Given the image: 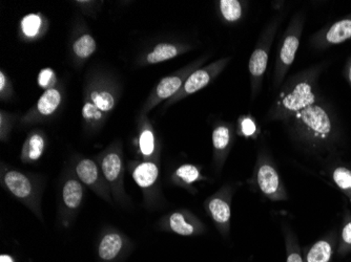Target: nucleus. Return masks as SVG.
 Wrapping results in <instances>:
<instances>
[{
  "label": "nucleus",
  "instance_id": "obj_13",
  "mask_svg": "<svg viewBox=\"0 0 351 262\" xmlns=\"http://www.w3.org/2000/svg\"><path fill=\"white\" fill-rule=\"evenodd\" d=\"M131 250L129 238L117 230H108L100 236L98 241V262H122Z\"/></svg>",
  "mask_w": 351,
  "mask_h": 262
},
{
  "label": "nucleus",
  "instance_id": "obj_11",
  "mask_svg": "<svg viewBox=\"0 0 351 262\" xmlns=\"http://www.w3.org/2000/svg\"><path fill=\"white\" fill-rule=\"evenodd\" d=\"M351 39V13L339 21L325 25L315 31L309 43L315 50H326L329 47L342 44Z\"/></svg>",
  "mask_w": 351,
  "mask_h": 262
},
{
  "label": "nucleus",
  "instance_id": "obj_7",
  "mask_svg": "<svg viewBox=\"0 0 351 262\" xmlns=\"http://www.w3.org/2000/svg\"><path fill=\"white\" fill-rule=\"evenodd\" d=\"M99 167L115 200L118 202L125 204L124 163L121 149L119 147H110L108 150L102 153L100 155Z\"/></svg>",
  "mask_w": 351,
  "mask_h": 262
},
{
  "label": "nucleus",
  "instance_id": "obj_3",
  "mask_svg": "<svg viewBox=\"0 0 351 262\" xmlns=\"http://www.w3.org/2000/svg\"><path fill=\"white\" fill-rule=\"evenodd\" d=\"M304 25L305 14L301 11L297 12L291 17L289 25L284 31L283 37L280 41L279 49H278L277 57H276L273 79V88L275 90H279L281 88L286 75L295 62Z\"/></svg>",
  "mask_w": 351,
  "mask_h": 262
},
{
  "label": "nucleus",
  "instance_id": "obj_30",
  "mask_svg": "<svg viewBox=\"0 0 351 262\" xmlns=\"http://www.w3.org/2000/svg\"><path fill=\"white\" fill-rule=\"evenodd\" d=\"M351 252V214L347 213L343 220L340 235H339L338 249L337 253L345 256Z\"/></svg>",
  "mask_w": 351,
  "mask_h": 262
},
{
  "label": "nucleus",
  "instance_id": "obj_19",
  "mask_svg": "<svg viewBox=\"0 0 351 262\" xmlns=\"http://www.w3.org/2000/svg\"><path fill=\"white\" fill-rule=\"evenodd\" d=\"M339 235L337 231H330L324 237L315 241L303 256L304 262H332L338 249Z\"/></svg>",
  "mask_w": 351,
  "mask_h": 262
},
{
  "label": "nucleus",
  "instance_id": "obj_29",
  "mask_svg": "<svg viewBox=\"0 0 351 262\" xmlns=\"http://www.w3.org/2000/svg\"><path fill=\"white\" fill-rule=\"evenodd\" d=\"M96 49H97L96 41L88 34L79 37L73 44V51H74L75 55L82 59H86L92 56Z\"/></svg>",
  "mask_w": 351,
  "mask_h": 262
},
{
  "label": "nucleus",
  "instance_id": "obj_18",
  "mask_svg": "<svg viewBox=\"0 0 351 262\" xmlns=\"http://www.w3.org/2000/svg\"><path fill=\"white\" fill-rule=\"evenodd\" d=\"M213 147H214V163L220 171L226 163L234 141V130L230 124L220 123L213 130Z\"/></svg>",
  "mask_w": 351,
  "mask_h": 262
},
{
  "label": "nucleus",
  "instance_id": "obj_10",
  "mask_svg": "<svg viewBox=\"0 0 351 262\" xmlns=\"http://www.w3.org/2000/svg\"><path fill=\"white\" fill-rule=\"evenodd\" d=\"M230 58L220 59V60L216 61V62L210 63V64L206 65L204 68H198V70L191 73L187 77L186 80H185L180 92L176 94V96H173L171 100H169V105L184 99L186 96L196 94L199 90L206 88L226 68V65L230 63Z\"/></svg>",
  "mask_w": 351,
  "mask_h": 262
},
{
  "label": "nucleus",
  "instance_id": "obj_22",
  "mask_svg": "<svg viewBox=\"0 0 351 262\" xmlns=\"http://www.w3.org/2000/svg\"><path fill=\"white\" fill-rule=\"evenodd\" d=\"M328 175L333 184L351 202V168L345 163H332L328 169Z\"/></svg>",
  "mask_w": 351,
  "mask_h": 262
},
{
  "label": "nucleus",
  "instance_id": "obj_20",
  "mask_svg": "<svg viewBox=\"0 0 351 262\" xmlns=\"http://www.w3.org/2000/svg\"><path fill=\"white\" fill-rule=\"evenodd\" d=\"M189 49H191V47H189V45L178 44V43H158L152 50V52L147 54V62L149 64L165 62V61L171 60V59L176 58L179 55L187 52Z\"/></svg>",
  "mask_w": 351,
  "mask_h": 262
},
{
  "label": "nucleus",
  "instance_id": "obj_27",
  "mask_svg": "<svg viewBox=\"0 0 351 262\" xmlns=\"http://www.w3.org/2000/svg\"><path fill=\"white\" fill-rule=\"evenodd\" d=\"M285 240L286 262H304L297 236L289 226H283Z\"/></svg>",
  "mask_w": 351,
  "mask_h": 262
},
{
  "label": "nucleus",
  "instance_id": "obj_14",
  "mask_svg": "<svg viewBox=\"0 0 351 262\" xmlns=\"http://www.w3.org/2000/svg\"><path fill=\"white\" fill-rule=\"evenodd\" d=\"M75 173H76L77 179L82 184L92 189L96 194L99 195L100 198L112 202L110 187L104 179L101 169L96 161L90 159H80L76 163Z\"/></svg>",
  "mask_w": 351,
  "mask_h": 262
},
{
  "label": "nucleus",
  "instance_id": "obj_24",
  "mask_svg": "<svg viewBox=\"0 0 351 262\" xmlns=\"http://www.w3.org/2000/svg\"><path fill=\"white\" fill-rule=\"evenodd\" d=\"M245 5V3L239 0H220L218 1L219 13L226 23H237L243 18Z\"/></svg>",
  "mask_w": 351,
  "mask_h": 262
},
{
  "label": "nucleus",
  "instance_id": "obj_25",
  "mask_svg": "<svg viewBox=\"0 0 351 262\" xmlns=\"http://www.w3.org/2000/svg\"><path fill=\"white\" fill-rule=\"evenodd\" d=\"M60 103V92L57 88H49L43 92L37 102V112L43 117H49L58 109Z\"/></svg>",
  "mask_w": 351,
  "mask_h": 262
},
{
  "label": "nucleus",
  "instance_id": "obj_28",
  "mask_svg": "<svg viewBox=\"0 0 351 262\" xmlns=\"http://www.w3.org/2000/svg\"><path fill=\"white\" fill-rule=\"evenodd\" d=\"M238 133L245 139L256 140L261 133V129L254 117L250 114H245L239 118Z\"/></svg>",
  "mask_w": 351,
  "mask_h": 262
},
{
  "label": "nucleus",
  "instance_id": "obj_2",
  "mask_svg": "<svg viewBox=\"0 0 351 262\" xmlns=\"http://www.w3.org/2000/svg\"><path fill=\"white\" fill-rule=\"evenodd\" d=\"M326 63L315 64L301 70L282 84L276 99L266 114L267 122H285L307 106L322 98L319 79Z\"/></svg>",
  "mask_w": 351,
  "mask_h": 262
},
{
  "label": "nucleus",
  "instance_id": "obj_8",
  "mask_svg": "<svg viewBox=\"0 0 351 262\" xmlns=\"http://www.w3.org/2000/svg\"><path fill=\"white\" fill-rule=\"evenodd\" d=\"M116 98L106 86H97L88 90L82 106V119L88 125H98L115 108Z\"/></svg>",
  "mask_w": 351,
  "mask_h": 262
},
{
  "label": "nucleus",
  "instance_id": "obj_34",
  "mask_svg": "<svg viewBox=\"0 0 351 262\" xmlns=\"http://www.w3.org/2000/svg\"><path fill=\"white\" fill-rule=\"evenodd\" d=\"M7 82V77H5V73L0 72V90H1V92H3V90H5Z\"/></svg>",
  "mask_w": 351,
  "mask_h": 262
},
{
  "label": "nucleus",
  "instance_id": "obj_23",
  "mask_svg": "<svg viewBox=\"0 0 351 262\" xmlns=\"http://www.w3.org/2000/svg\"><path fill=\"white\" fill-rule=\"evenodd\" d=\"M45 149V140L40 133H33L23 145L21 159L25 163H35L43 157Z\"/></svg>",
  "mask_w": 351,
  "mask_h": 262
},
{
  "label": "nucleus",
  "instance_id": "obj_16",
  "mask_svg": "<svg viewBox=\"0 0 351 262\" xmlns=\"http://www.w3.org/2000/svg\"><path fill=\"white\" fill-rule=\"evenodd\" d=\"M84 196V187L76 177H70L63 183L61 189V202H62L63 224L69 226L71 218L82 207Z\"/></svg>",
  "mask_w": 351,
  "mask_h": 262
},
{
  "label": "nucleus",
  "instance_id": "obj_9",
  "mask_svg": "<svg viewBox=\"0 0 351 262\" xmlns=\"http://www.w3.org/2000/svg\"><path fill=\"white\" fill-rule=\"evenodd\" d=\"M232 200V187L223 186L204 202L207 214L212 218L219 233L226 238L228 237L230 232Z\"/></svg>",
  "mask_w": 351,
  "mask_h": 262
},
{
  "label": "nucleus",
  "instance_id": "obj_31",
  "mask_svg": "<svg viewBox=\"0 0 351 262\" xmlns=\"http://www.w3.org/2000/svg\"><path fill=\"white\" fill-rule=\"evenodd\" d=\"M43 27V19L38 14H29L21 19V29L23 34L29 38L37 36Z\"/></svg>",
  "mask_w": 351,
  "mask_h": 262
},
{
  "label": "nucleus",
  "instance_id": "obj_5",
  "mask_svg": "<svg viewBox=\"0 0 351 262\" xmlns=\"http://www.w3.org/2000/svg\"><path fill=\"white\" fill-rule=\"evenodd\" d=\"M252 182L264 198L271 202L289 200L283 179L269 153L260 151L254 165Z\"/></svg>",
  "mask_w": 351,
  "mask_h": 262
},
{
  "label": "nucleus",
  "instance_id": "obj_35",
  "mask_svg": "<svg viewBox=\"0 0 351 262\" xmlns=\"http://www.w3.org/2000/svg\"><path fill=\"white\" fill-rule=\"evenodd\" d=\"M0 262H16L15 258L12 257L11 255H5V254H3V255L0 256Z\"/></svg>",
  "mask_w": 351,
  "mask_h": 262
},
{
  "label": "nucleus",
  "instance_id": "obj_17",
  "mask_svg": "<svg viewBox=\"0 0 351 262\" xmlns=\"http://www.w3.org/2000/svg\"><path fill=\"white\" fill-rule=\"evenodd\" d=\"M132 176L136 184L145 192V198L152 200L160 175V169L155 161H143L131 163Z\"/></svg>",
  "mask_w": 351,
  "mask_h": 262
},
{
  "label": "nucleus",
  "instance_id": "obj_15",
  "mask_svg": "<svg viewBox=\"0 0 351 262\" xmlns=\"http://www.w3.org/2000/svg\"><path fill=\"white\" fill-rule=\"evenodd\" d=\"M200 62H195L193 64L189 65L183 70L175 73V74L169 75V76L165 77L162 80L157 84L153 94H152L151 99H149V104L147 107L151 109L154 106L157 105L158 103L165 101V100H171L173 96L178 94L184 84L185 80L187 77L198 70Z\"/></svg>",
  "mask_w": 351,
  "mask_h": 262
},
{
  "label": "nucleus",
  "instance_id": "obj_1",
  "mask_svg": "<svg viewBox=\"0 0 351 262\" xmlns=\"http://www.w3.org/2000/svg\"><path fill=\"white\" fill-rule=\"evenodd\" d=\"M283 123L291 139L307 153H331L341 140L337 114L323 96Z\"/></svg>",
  "mask_w": 351,
  "mask_h": 262
},
{
  "label": "nucleus",
  "instance_id": "obj_33",
  "mask_svg": "<svg viewBox=\"0 0 351 262\" xmlns=\"http://www.w3.org/2000/svg\"><path fill=\"white\" fill-rule=\"evenodd\" d=\"M343 74H344L345 78H346L347 82H348L349 86L351 88V56L347 59Z\"/></svg>",
  "mask_w": 351,
  "mask_h": 262
},
{
  "label": "nucleus",
  "instance_id": "obj_26",
  "mask_svg": "<svg viewBox=\"0 0 351 262\" xmlns=\"http://www.w3.org/2000/svg\"><path fill=\"white\" fill-rule=\"evenodd\" d=\"M139 150L145 161H154L157 157L158 149L155 133L149 125L142 128L140 133Z\"/></svg>",
  "mask_w": 351,
  "mask_h": 262
},
{
  "label": "nucleus",
  "instance_id": "obj_12",
  "mask_svg": "<svg viewBox=\"0 0 351 262\" xmlns=\"http://www.w3.org/2000/svg\"><path fill=\"white\" fill-rule=\"evenodd\" d=\"M162 231L171 232L177 235L189 236L201 235L206 231L204 224L191 211L177 210L165 215L159 222Z\"/></svg>",
  "mask_w": 351,
  "mask_h": 262
},
{
  "label": "nucleus",
  "instance_id": "obj_4",
  "mask_svg": "<svg viewBox=\"0 0 351 262\" xmlns=\"http://www.w3.org/2000/svg\"><path fill=\"white\" fill-rule=\"evenodd\" d=\"M281 16H276L275 18L264 27L258 39L257 44L250 55V61H248V72H250L252 99H254L261 92L264 76L267 70L270 49L275 40L278 29L281 25Z\"/></svg>",
  "mask_w": 351,
  "mask_h": 262
},
{
  "label": "nucleus",
  "instance_id": "obj_21",
  "mask_svg": "<svg viewBox=\"0 0 351 262\" xmlns=\"http://www.w3.org/2000/svg\"><path fill=\"white\" fill-rule=\"evenodd\" d=\"M201 181H207V179L202 174L200 167L193 163H183L171 174V182L185 189H191L195 183Z\"/></svg>",
  "mask_w": 351,
  "mask_h": 262
},
{
  "label": "nucleus",
  "instance_id": "obj_6",
  "mask_svg": "<svg viewBox=\"0 0 351 262\" xmlns=\"http://www.w3.org/2000/svg\"><path fill=\"white\" fill-rule=\"evenodd\" d=\"M1 181L5 190L9 191L14 198L21 200L36 214H39L38 190L34 181L29 175L16 169L3 168Z\"/></svg>",
  "mask_w": 351,
  "mask_h": 262
},
{
  "label": "nucleus",
  "instance_id": "obj_32",
  "mask_svg": "<svg viewBox=\"0 0 351 262\" xmlns=\"http://www.w3.org/2000/svg\"><path fill=\"white\" fill-rule=\"evenodd\" d=\"M55 74L51 68H45L38 75V84L40 88L49 90L51 84L54 83Z\"/></svg>",
  "mask_w": 351,
  "mask_h": 262
}]
</instances>
